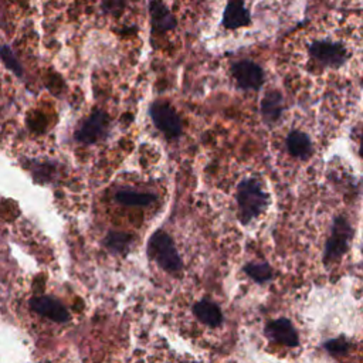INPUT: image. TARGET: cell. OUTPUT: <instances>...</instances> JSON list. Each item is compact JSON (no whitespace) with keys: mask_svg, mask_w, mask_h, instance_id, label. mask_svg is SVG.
Listing matches in <instances>:
<instances>
[{"mask_svg":"<svg viewBox=\"0 0 363 363\" xmlns=\"http://www.w3.org/2000/svg\"><path fill=\"white\" fill-rule=\"evenodd\" d=\"M306 58L319 71L359 72L363 61V23L343 18L318 31L305 43Z\"/></svg>","mask_w":363,"mask_h":363,"instance_id":"6da1fadb","label":"cell"},{"mask_svg":"<svg viewBox=\"0 0 363 363\" xmlns=\"http://www.w3.org/2000/svg\"><path fill=\"white\" fill-rule=\"evenodd\" d=\"M235 200L238 206V217L242 224H248L251 220L261 216L269 204V197L262 184L252 177L238 183Z\"/></svg>","mask_w":363,"mask_h":363,"instance_id":"7a4b0ae2","label":"cell"},{"mask_svg":"<svg viewBox=\"0 0 363 363\" xmlns=\"http://www.w3.org/2000/svg\"><path fill=\"white\" fill-rule=\"evenodd\" d=\"M147 255L164 271L167 272H179L183 268L182 258L177 252V248L174 245L173 238L159 230L152 234V237L147 241L146 245Z\"/></svg>","mask_w":363,"mask_h":363,"instance_id":"3957f363","label":"cell"},{"mask_svg":"<svg viewBox=\"0 0 363 363\" xmlns=\"http://www.w3.org/2000/svg\"><path fill=\"white\" fill-rule=\"evenodd\" d=\"M352 235H353V228L349 220L345 216H337L333 220V224L329 230L328 240L325 242L323 262L326 265L337 262L347 252L352 241Z\"/></svg>","mask_w":363,"mask_h":363,"instance_id":"277c9868","label":"cell"},{"mask_svg":"<svg viewBox=\"0 0 363 363\" xmlns=\"http://www.w3.org/2000/svg\"><path fill=\"white\" fill-rule=\"evenodd\" d=\"M149 115L153 125L167 138L177 139L183 132L182 119L174 108L163 101H156L149 106Z\"/></svg>","mask_w":363,"mask_h":363,"instance_id":"5b68a950","label":"cell"},{"mask_svg":"<svg viewBox=\"0 0 363 363\" xmlns=\"http://www.w3.org/2000/svg\"><path fill=\"white\" fill-rule=\"evenodd\" d=\"M109 126V118L102 109H95L92 113L77 128L74 139L82 145H92L105 138Z\"/></svg>","mask_w":363,"mask_h":363,"instance_id":"8992f818","label":"cell"},{"mask_svg":"<svg viewBox=\"0 0 363 363\" xmlns=\"http://www.w3.org/2000/svg\"><path fill=\"white\" fill-rule=\"evenodd\" d=\"M231 74L238 88L241 89H259L264 84V69L254 61L242 60L231 65Z\"/></svg>","mask_w":363,"mask_h":363,"instance_id":"52a82bcc","label":"cell"},{"mask_svg":"<svg viewBox=\"0 0 363 363\" xmlns=\"http://www.w3.org/2000/svg\"><path fill=\"white\" fill-rule=\"evenodd\" d=\"M31 311L38 313L40 316H44L52 322L57 323H65L71 319L69 312L65 309V306L55 298L48 295L34 296L28 302Z\"/></svg>","mask_w":363,"mask_h":363,"instance_id":"ba28073f","label":"cell"},{"mask_svg":"<svg viewBox=\"0 0 363 363\" xmlns=\"http://www.w3.org/2000/svg\"><path fill=\"white\" fill-rule=\"evenodd\" d=\"M265 335L269 340L288 347H296L299 345L298 332L286 318H278L268 322L265 326Z\"/></svg>","mask_w":363,"mask_h":363,"instance_id":"9c48e42d","label":"cell"},{"mask_svg":"<svg viewBox=\"0 0 363 363\" xmlns=\"http://www.w3.org/2000/svg\"><path fill=\"white\" fill-rule=\"evenodd\" d=\"M261 118L267 125H274L284 112V96L279 91L271 89L268 91L259 104Z\"/></svg>","mask_w":363,"mask_h":363,"instance_id":"30bf717a","label":"cell"},{"mask_svg":"<svg viewBox=\"0 0 363 363\" xmlns=\"http://www.w3.org/2000/svg\"><path fill=\"white\" fill-rule=\"evenodd\" d=\"M191 311L194 316L208 328H218L224 320L220 306L216 302L208 299H201L196 302Z\"/></svg>","mask_w":363,"mask_h":363,"instance_id":"8fae6325","label":"cell"},{"mask_svg":"<svg viewBox=\"0 0 363 363\" xmlns=\"http://www.w3.org/2000/svg\"><path fill=\"white\" fill-rule=\"evenodd\" d=\"M286 149L292 157L306 160L313 152V145L308 133L295 129L286 136Z\"/></svg>","mask_w":363,"mask_h":363,"instance_id":"7c38bea8","label":"cell"},{"mask_svg":"<svg viewBox=\"0 0 363 363\" xmlns=\"http://www.w3.org/2000/svg\"><path fill=\"white\" fill-rule=\"evenodd\" d=\"M251 21L250 11L241 0H230L224 13L223 24L228 30H235L248 26Z\"/></svg>","mask_w":363,"mask_h":363,"instance_id":"4fadbf2b","label":"cell"},{"mask_svg":"<svg viewBox=\"0 0 363 363\" xmlns=\"http://www.w3.org/2000/svg\"><path fill=\"white\" fill-rule=\"evenodd\" d=\"M113 199L116 203L123 204V206H130V207H146L157 200L156 194H153V193L136 191V190H129V189L118 190L115 193Z\"/></svg>","mask_w":363,"mask_h":363,"instance_id":"5bb4252c","label":"cell"},{"mask_svg":"<svg viewBox=\"0 0 363 363\" xmlns=\"http://www.w3.org/2000/svg\"><path fill=\"white\" fill-rule=\"evenodd\" d=\"M133 237L123 231H109L104 238V245L113 254H126L132 245Z\"/></svg>","mask_w":363,"mask_h":363,"instance_id":"9a60e30c","label":"cell"},{"mask_svg":"<svg viewBox=\"0 0 363 363\" xmlns=\"http://www.w3.org/2000/svg\"><path fill=\"white\" fill-rule=\"evenodd\" d=\"M244 272L255 282L258 284H264L267 281H269L274 277V271L271 268V265L265 261L261 262H248L247 265H244Z\"/></svg>","mask_w":363,"mask_h":363,"instance_id":"2e32d148","label":"cell"},{"mask_svg":"<svg viewBox=\"0 0 363 363\" xmlns=\"http://www.w3.org/2000/svg\"><path fill=\"white\" fill-rule=\"evenodd\" d=\"M1 57H3V62L6 64V67L13 71L17 77H21L23 75V68L20 65V62L16 60L14 54L11 52V50L7 47V45H3L1 48Z\"/></svg>","mask_w":363,"mask_h":363,"instance_id":"e0dca14e","label":"cell"},{"mask_svg":"<svg viewBox=\"0 0 363 363\" xmlns=\"http://www.w3.org/2000/svg\"><path fill=\"white\" fill-rule=\"evenodd\" d=\"M325 349L329 353H342L346 350V343L342 340H329L325 343Z\"/></svg>","mask_w":363,"mask_h":363,"instance_id":"ac0fdd59","label":"cell"},{"mask_svg":"<svg viewBox=\"0 0 363 363\" xmlns=\"http://www.w3.org/2000/svg\"><path fill=\"white\" fill-rule=\"evenodd\" d=\"M359 155H360L362 159H363V130H362L360 138H359Z\"/></svg>","mask_w":363,"mask_h":363,"instance_id":"d6986e66","label":"cell"}]
</instances>
